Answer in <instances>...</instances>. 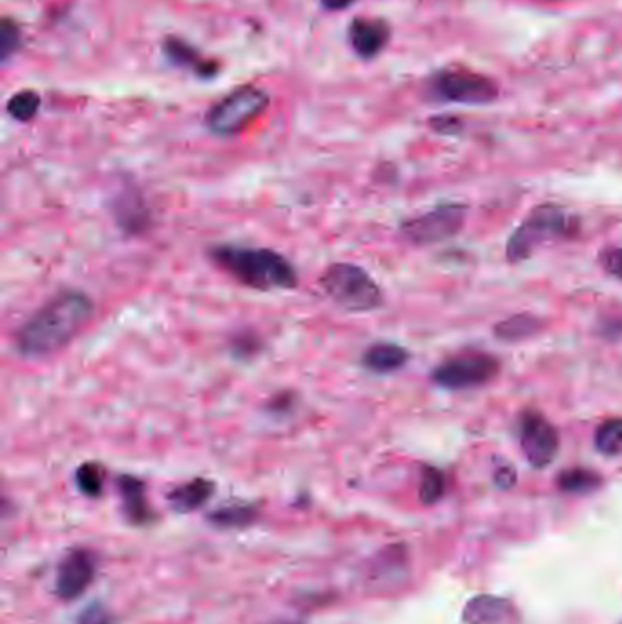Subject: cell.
<instances>
[{"label":"cell","mask_w":622,"mask_h":624,"mask_svg":"<svg viewBox=\"0 0 622 624\" xmlns=\"http://www.w3.org/2000/svg\"><path fill=\"white\" fill-rule=\"evenodd\" d=\"M94 311V302L88 294L61 292L22 325L15 345L26 358H46L59 353L83 331Z\"/></svg>","instance_id":"obj_1"},{"label":"cell","mask_w":622,"mask_h":624,"mask_svg":"<svg viewBox=\"0 0 622 624\" xmlns=\"http://www.w3.org/2000/svg\"><path fill=\"white\" fill-rule=\"evenodd\" d=\"M210 258L230 278L256 291H285L298 283L294 265L276 250L218 245Z\"/></svg>","instance_id":"obj_2"},{"label":"cell","mask_w":622,"mask_h":624,"mask_svg":"<svg viewBox=\"0 0 622 624\" xmlns=\"http://www.w3.org/2000/svg\"><path fill=\"white\" fill-rule=\"evenodd\" d=\"M577 230V219L571 218L564 208L542 205L533 208L528 218L520 223L506 245L509 263H520L533 256V252L548 241L571 238Z\"/></svg>","instance_id":"obj_3"},{"label":"cell","mask_w":622,"mask_h":624,"mask_svg":"<svg viewBox=\"0 0 622 624\" xmlns=\"http://www.w3.org/2000/svg\"><path fill=\"white\" fill-rule=\"evenodd\" d=\"M320 285L332 302L340 305L343 311L371 312L384 302L382 289L373 280V276L362 267L351 263L331 265L323 272Z\"/></svg>","instance_id":"obj_4"},{"label":"cell","mask_w":622,"mask_h":624,"mask_svg":"<svg viewBox=\"0 0 622 624\" xmlns=\"http://www.w3.org/2000/svg\"><path fill=\"white\" fill-rule=\"evenodd\" d=\"M269 106V95L256 86H241L219 101L207 115V126L216 136H236L254 123Z\"/></svg>","instance_id":"obj_5"},{"label":"cell","mask_w":622,"mask_h":624,"mask_svg":"<svg viewBox=\"0 0 622 624\" xmlns=\"http://www.w3.org/2000/svg\"><path fill=\"white\" fill-rule=\"evenodd\" d=\"M500 373V362L491 354H464L446 360L433 371V382L447 391L484 387Z\"/></svg>","instance_id":"obj_6"},{"label":"cell","mask_w":622,"mask_h":624,"mask_svg":"<svg viewBox=\"0 0 622 624\" xmlns=\"http://www.w3.org/2000/svg\"><path fill=\"white\" fill-rule=\"evenodd\" d=\"M431 97L442 103L489 104L498 97V86L486 75L467 70H446L429 84Z\"/></svg>","instance_id":"obj_7"},{"label":"cell","mask_w":622,"mask_h":624,"mask_svg":"<svg viewBox=\"0 0 622 624\" xmlns=\"http://www.w3.org/2000/svg\"><path fill=\"white\" fill-rule=\"evenodd\" d=\"M466 207L446 205L426 212L418 218L404 223L405 238L416 245H433L455 238L466 223Z\"/></svg>","instance_id":"obj_8"},{"label":"cell","mask_w":622,"mask_h":624,"mask_svg":"<svg viewBox=\"0 0 622 624\" xmlns=\"http://www.w3.org/2000/svg\"><path fill=\"white\" fill-rule=\"evenodd\" d=\"M519 438L522 453L533 468L550 466L559 453V433L546 416L537 411H526L520 415Z\"/></svg>","instance_id":"obj_9"},{"label":"cell","mask_w":622,"mask_h":624,"mask_svg":"<svg viewBox=\"0 0 622 624\" xmlns=\"http://www.w3.org/2000/svg\"><path fill=\"white\" fill-rule=\"evenodd\" d=\"M95 557L86 550H73L64 557L59 570L55 590L64 601L77 599L86 592L95 577Z\"/></svg>","instance_id":"obj_10"},{"label":"cell","mask_w":622,"mask_h":624,"mask_svg":"<svg viewBox=\"0 0 622 624\" xmlns=\"http://www.w3.org/2000/svg\"><path fill=\"white\" fill-rule=\"evenodd\" d=\"M462 619L466 624H520L515 604L495 595L473 597L464 608Z\"/></svg>","instance_id":"obj_11"},{"label":"cell","mask_w":622,"mask_h":624,"mask_svg":"<svg viewBox=\"0 0 622 624\" xmlns=\"http://www.w3.org/2000/svg\"><path fill=\"white\" fill-rule=\"evenodd\" d=\"M349 41L363 59H373L389 41V26L382 21L356 19L349 28Z\"/></svg>","instance_id":"obj_12"},{"label":"cell","mask_w":622,"mask_h":624,"mask_svg":"<svg viewBox=\"0 0 622 624\" xmlns=\"http://www.w3.org/2000/svg\"><path fill=\"white\" fill-rule=\"evenodd\" d=\"M407 362H409L407 349H404L402 345L389 344V342L371 345L363 354V365L369 371L380 373V375L394 373L402 369Z\"/></svg>","instance_id":"obj_13"},{"label":"cell","mask_w":622,"mask_h":624,"mask_svg":"<svg viewBox=\"0 0 622 624\" xmlns=\"http://www.w3.org/2000/svg\"><path fill=\"white\" fill-rule=\"evenodd\" d=\"M214 482L207 479H194L174 489L168 495V502L174 510L179 513H188V511H196L205 506L210 497L214 495Z\"/></svg>","instance_id":"obj_14"},{"label":"cell","mask_w":622,"mask_h":624,"mask_svg":"<svg viewBox=\"0 0 622 624\" xmlns=\"http://www.w3.org/2000/svg\"><path fill=\"white\" fill-rule=\"evenodd\" d=\"M119 491L123 497L126 517L132 522H146L150 517V511L146 506L145 484L135 477L123 475L119 479Z\"/></svg>","instance_id":"obj_15"},{"label":"cell","mask_w":622,"mask_h":624,"mask_svg":"<svg viewBox=\"0 0 622 624\" xmlns=\"http://www.w3.org/2000/svg\"><path fill=\"white\" fill-rule=\"evenodd\" d=\"M165 53L170 57V61H174L179 66H185V68H192L201 77L214 75L218 70L216 64L203 61L201 55L192 46H188L179 39H168L165 44Z\"/></svg>","instance_id":"obj_16"},{"label":"cell","mask_w":622,"mask_h":624,"mask_svg":"<svg viewBox=\"0 0 622 624\" xmlns=\"http://www.w3.org/2000/svg\"><path fill=\"white\" fill-rule=\"evenodd\" d=\"M540 329H542V322L539 318L531 314H515L508 320L498 323L495 327V336L504 342H520L539 333Z\"/></svg>","instance_id":"obj_17"},{"label":"cell","mask_w":622,"mask_h":624,"mask_svg":"<svg viewBox=\"0 0 622 624\" xmlns=\"http://www.w3.org/2000/svg\"><path fill=\"white\" fill-rule=\"evenodd\" d=\"M602 479L597 471L584 468H571L562 471L557 479V486L564 493L584 495L601 488Z\"/></svg>","instance_id":"obj_18"},{"label":"cell","mask_w":622,"mask_h":624,"mask_svg":"<svg viewBox=\"0 0 622 624\" xmlns=\"http://www.w3.org/2000/svg\"><path fill=\"white\" fill-rule=\"evenodd\" d=\"M595 449L604 457L622 455V418H610L595 431Z\"/></svg>","instance_id":"obj_19"},{"label":"cell","mask_w":622,"mask_h":624,"mask_svg":"<svg viewBox=\"0 0 622 624\" xmlns=\"http://www.w3.org/2000/svg\"><path fill=\"white\" fill-rule=\"evenodd\" d=\"M39 108H41V97L33 90H22L8 101V114L21 123L32 121L39 112Z\"/></svg>","instance_id":"obj_20"},{"label":"cell","mask_w":622,"mask_h":624,"mask_svg":"<svg viewBox=\"0 0 622 624\" xmlns=\"http://www.w3.org/2000/svg\"><path fill=\"white\" fill-rule=\"evenodd\" d=\"M446 493V477L440 469L424 468L422 480H420V489H418V497L420 500L431 506L436 504L438 500L444 497Z\"/></svg>","instance_id":"obj_21"},{"label":"cell","mask_w":622,"mask_h":624,"mask_svg":"<svg viewBox=\"0 0 622 624\" xmlns=\"http://www.w3.org/2000/svg\"><path fill=\"white\" fill-rule=\"evenodd\" d=\"M254 519H256V510L250 506H229L210 515V520L223 528L247 526Z\"/></svg>","instance_id":"obj_22"},{"label":"cell","mask_w":622,"mask_h":624,"mask_svg":"<svg viewBox=\"0 0 622 624\" xmlns=\"http://www.w3.org/2000/svg\"><path fill=\"white\" fill-rule=\"evenodd\" d=\"M75 482L84 495L99 497L103 491V469L94 462H86L75 471Z\"/></svg>","instance_id":"obj_23"},{"label":"cell","mask_w":622,"mask_h":624,"mask_svg":"<svg viewBox=\"0 0 622 624\" xmlns=\"http://www.w3.org/2000/svg\"><path fill=\"white\" fill-rule=\"evenodd\" d=\"M21 46V32L13 22L4 19L0 28V57L2 61L10 59L13 53Z\"/></svg>","instance_id":"obj_24"},{"label":"cell","mask_w":622,"mask_h":624,"mask_svg":"<svg viewBox=\"0 0 622 624\" xmlns=\"http://www.w3.org/2000/svg\"><path fill=\"white\" fill-rule=\"evenodd\" d=\"M601 265L608 274L622 280V249L602 250Z\"/></svg>","instance_id":"obj_25"},{"label":"cell","mask_w":622,"mask_h":624,"mask_svg":"<svg viewBox=\"0 0 622 624\" xmlns=\"http://www.w3.org/2000/svg\"><path fill=\"white\" fill-rule=\"evenodd\" d=\"M517 482V473L511 466H502L495 471V484L500 489H509L515 486Z\"/></svg>","instance_id":"obj_26"},{"label":"cell","mask_w":622,"mask_h":624,"mask_svg":"<svg viewBox=\"0 0 622 624\" xmlns=\"http://www.w3.org/2000/svg\"><path fill=\"white\" fill-rule=\"evenodd\" d=\"M354 2H356V0H322V4L327 10H345V8H349Z\"/></svg>","instance_id":"obj_27"},{"label":"cell","mask_w":622,"mask_h":624,"mask_svg":"<svg viewBox=\"0 0 622 624\" xmlns=\"http://www.w3.org/2000/svg\"><path fill=\"white\" fill-rule=\"evenodd\" d=\"M83 624H110L106 619H104L103 615L101 617H95L94 614H84V623Z\"/></svg>","instance_id":"obj_28"}]
</instances>
